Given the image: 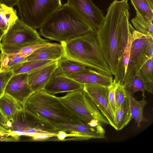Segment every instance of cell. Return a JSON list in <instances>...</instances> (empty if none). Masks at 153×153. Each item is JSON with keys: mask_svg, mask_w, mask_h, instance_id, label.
<instances>
[{"mask_svg": "<svg viewBox=\"0 0 153 153\" xmlns=\"http://www.w3.org/2000/svg\"><path fill=\"white\" fill-rule=\"evenodd\" d=\"M64 51L60 44L51 43L38 48L26 57L24 61L34 60L57 61L63 57Z\"/></svg>", "mask_w": 153, "mask_h": 153, "instance_id": "obj_16", "label": "cell"}, {"mask_svg": "<svg viewBox=\"0 0 153 153\" xmlns=\"http://www.w3.org/2000/svg\"><path fill=\"white\" fill-rule=\"evenodd\" d=\"M66 76L83 85L97 84L108 87L113 80L112 76L105 75L89 68L84 71Z\"/></svg>", "mask_w": 153, "mask_h": 153, "instance_id": "obj_14", "label": "cell"}, {"mask_svg": "<svg viewBox=\"0 0 153 153\" xmlns=\"http://www.w3.org/2000/svg\"><path fill=\"white\" fill-rule=\"evenodd\" d=\"M18 1L19 0H0V2L7 6L13 7L17 5Z\"/></svg>", "mask_w": 153, "mask_h": 153, "instance_id": "obj_34", "label": "cell"}, {"mask_svg": "<svg viewBox=\"0 0 153 153\" xmlns=\"http://www.w3.org/2000/svg\"><path fill=\"white\" fill-rule=\"evenodd\" d=\"M5 32L0 27V40H1L2 38L4 35Z\"/></svg>", "mask_w": 153, "mask_h": 153, "instance_id": "obj_37", "label": "cell"}, {"mask_svg": "<svg viewBox=\"0 0 153 153\" xmlns=\"http://www.w3.org/2000/svg\"><path fill=\"white\" fill-rule=\"evenodd\" d=\"M117 130H120L126 126L132 119L129 103L127 97L114 114Z\"/></svg>", "mask_w": 153, "mask_h": 153, "instance_id": "obj_23", "label": "cell"}, {"mask_svg": "<svg viewBox=\"0 0 153 153\" xmlns=\"http://www.w3.org/2000/svg\"><path fill=\"white\" fill-rule=\"evenodd\" d=\"M131 22L137 31L153 37V20L148 22L144 20L139 14L131 19Z\"/></svg>", "mask_w": 153, "mask_h": 153, "instance_id": "obj_27", "label": "cell"}, {"mask_svg": "<svg viewBox=\"0 0 153 153\" xmlns=\"http://www.w3.org/2000/svg\"><path fill=\"white\" fill-rule=\"evenodd\" d=\"M18 18L13 7L0 4V27L5 33Z\"/></svg>", "mask_w": 153, "mask_h": 153, "instance_id": "obj_22", "label": "cell"}, {"mask_svg": "<svg viewBox=\"0 0 153 153\" xmlns=\"http://www.w3.org/2000/svg\"><path fill=\"white\" fill-rule=\"evenodd\" d=\"M132 38L129 61L123 86L135 75V66L141 57L153 48V37L135 30L132 33Z\"/></svg>", "mask_w": 153, "mask_h": 153, "instance_id": "obj_9", "label": "cell"}, {"mask_svg": "<svg viewBox=\"0 0 153 153\" xmlns=\"http://www.w3.org/2000/svg\"><path fill=\"white\" fill-rule=\"evenodd\" d=\"M28 75L13 74L8 82L4 93L12 97L24 108L27 101L33 93L28 83Z\"/></svg>", "mask_w": 153, "mask_h": 153, "instance_id": "obj_12", "label": "cell"}, {"mask_svg": "<svg viewBox=\"0 0 153 153\" xmlns=\"http://www.w3.org/2000/svg\"><path fill=\"white\" fill-rule=\"evenodd\" d=\"M1 42L0 40V66L1 64Z\"/></svg>", "mask_w": 153, "mask_h": 153, "instance_id": "obj_38", "label": "cell"}, {"mask_svg": "<svg viewBox=\"0 0 153 153\" xmlns=\"http://www.w3.org/2000/svg\"><path fill=\"white\" fill-rule=\"evenodd\" d=\"M10 136H12L10 131L0 125V141H5L6 139Z\"/></svg>", "mask_w": 153, "mask_h": 153, "instance_id": "obj_33", "label": "cell"}, {"mask_svg": "<svg viewBox=\"0 0 153 153\" xmlns=\"http://www.w3.org/2000/svg\"><path fill=\"white\" fill-rule=\"evenodd\" d=\"M44 39L35 29L19 18L5 33L1 40V50L7 54L16 53L23 47Z\"/></svg>", "mask_w": 153, "mask_h": 153, "instance_id": "obj_5", "label": "cell"}, {"mask_svg": "<svg viewBox=\"0 0 153 153\" xmlns=\"http://www.w3.org/2000/svg\"><path fill=\"white\" fill-rule=\"evenodd\" d=\"M128 0H114L107 9L97 38L105 60L112 75L135 30L129 21Z\"/></svg>", "mask_w": 153, "mask_h": 153, "instance_id": "obj_1", "label": "cell"}, {"mask_svg": "<svg viewBox=\"0 0 153 153\" xmlns=\"http://www.w3.org/2000/svg\"><path fill=\"white\" fill-rule=\"evenodd\" d=\"M25 108L54 125L84 123L59 99L42 90L34 92L25 104Z\"/></svg>", "mask_w": 153, "mask_h": 153, "instance_id": "obj_4", "label": "cell"}, {"mask_svg": "<svg viewBox=\"0 0 153 153\" xmlns=\"http://www.w3.org/2000/svg\"><path fill=\"white\" fill-rule=\"evenodd\" d=\"M136 11L145 21L153 20V5L149 0H130Z\"/></svg>", "mask_w": 153, "mask_h": 153, "instance_id": "obj_25", "label": "cell"}, {"mask_svg": "<svg viewBox=\"0 0 153 153\" xmlns=\"http://www.w3.org/2000/svg\"><path fill=\"white\" fill-rule=\"evenodd\" d=\"M95 128L97 132L103 137H105V131L102 127V125L100 123Z\"/></svg>", "mask_w": 153, "mask_h": 153, "instance_id": "obj_35", "label": "cell"}, {"mask_svg": "<svg viewBox=\"0 0 153 153\" xmlns=\"http://www.w3.org/2000/svg\"><path fill=\"white\" fill-rule=\"evenodd\" d=\"M99 123V121L98 120L93 119L88 123L87 125L91 127L95 128Z\"/></svg>", "mask_w": 153, "mask_h": 153, "instance_id": "obj_36", "label": "cell"}, {"mask_svg": "<svg viewBox=\"0 0 153 153\" xmlns=\"http://www.w3.org/2000/svg\"><path fill=\"white\" fill-rule=\"evenodd\" d=\"M62 5L61 0H19L17 5L20 19L36 30Z\"/></svg>", "mask_w": 153, "mask_h": 153, "instance_id": "obj_7", "label": "cell"}, {"mask_svg": "<svg viewBox=\"0 0 153 153\" xmlns=\"http://www.w3.org/2000/svg\"><path fill=\"white\" fill-rule=\"evenodd\" d=\"M57 67V61L28 73V83L33 92L43 89Z\"/></svg>", "mask_w": 153, "mask_h": 153, "instance_id": "obj_15", "label": "cell"}, {"mask_svg": "<svg viewBox=\"0 0 153 153\" xmlns=\"http://www.w3.org/2000/svg\"><path fill=\"white\" fill-rule=\"evenodd\" d=\"M13 74L11 70L0 72V97L4 94L7 83Z\"/></svg>", "mask_w": 153, "mask_h": 153, "instance_id": "obj_29", "label": "cell"}, {"mask_svg": "<svg viewBox=\"0 0 153 153\" xmlns=\"http://www.w3.org/2000/svg\"><path fill=\"white\" fill-rule=\"evenodd\" d=\"M126 94L132 118L135 120L138 126L140 127L143 121H146L143 113L144 108L147 104V101L144 98L141 100H137L132 95Z\"/></svg>", "mask_w": 153, "mask_h": 153, "instance_id": "obj_19", "label": "cell"}, {"mask_svg": "<svg viewBox=\"0 0 153 153\" xmlns=\"http://www.w3.org/2000/svg\"><path fill=\"white\" fill-rule=\"evenodd\" d=\"M83 89L108 120L109 125L117 130L114 114L108 100V87L97 84L84 85Z\"/></svg>", "mask_w": 153, "mask_h": 153, "instance_id": "obj_11", "label": "cell"}, {"mask_svg": "<svg viewBox=\"0 0 153 153\" xmlns=\"http://www.w3.org/2000/svg\"><path fill=\"white\" fill-rule=\"evenodd\" d=\"M25 58L18 53L7 54L1 52L0 72L11 70L16 65L24 61Z\"/></svg>", "mask_w": 153, "mask_h": 153, "instance_id": "obj_26", "label": "cell"}, {"mask_svg": "<svg viewBox=\"0 0 153 153\" xmlns=\"http://www.w3.org/2000/svg\"><path fill=\"white\" fill-rule=\"evenodd\" d=\"M58 130L68 132H76L92 136L95 139L105 138L98 133L95 128L91 127L84 123L77 124H61L54 125Z\"/></svg>", "mask_w": 153, "mask_h": 153, "instance_id": "obj_18", "label": "cell"}, {"mask_svg": "<svg viewBox=\"0 0 153 153\" xmlns=\"http://www.w3.org/2000/svg\"><path fill=\"white\" fill-rule=\"evenodd\" d=\"M56 61L50 60H34L24 61L18 64L12 69L14 74L29 73Z\"/></svg>", "mask_w": 153, "mask_h": 153, "instance_id": "obj_20", "label": "cell"}, {"mask_svg": "<svg viewBox=\"0 0 153 153\" xmlns=\"http://www.w3.org/2000/svg\"><path fill=\"white\" fill-rule=\"evenodd\" d=\"M153 57L149 59L138 71L136 75L143 82L146 91L152 94L153 92Z\"/></svg>", "mask_w": 153, "mask_h": 153, "instance_id": "obj_21", "label": "cell"}, {"mask_svg": "<svg viewBox=\"0 0 153 153\" xmlns=\"http://www.w3.org/2000/svg\"><path fill=\"white\" fill-rule=\"evenodd\" d=\"M9 131L11 136L19 139L25 136V131L30 128L57 133L59 131L54 125L30 113L25 109L19 111L11 120L1 125Z\"/></svg>", "mask_w": 153, "mask_h": 153, "instance_id": "obj_8", "label": "cell"}, {"mask_svg": "<svg viewBox=\"0 0 153 153\" xmlns=\"http://www.w3.org/2000/svg\"><path fill=\"white\" fill-rule=\"evenodd\" d=\"M39 29L40 36L60 43L94 30L66 3L62 4Z\"/></svg>", "mask_w": 153, "mask_h": 153, "instance_id": "obj_2", "label": "cell"}, {"mask_svg": "<svg viewBox=\"0 0 153 153\" xmlns=\"http://www.w3.org/2000/svg\"><path fill=\"white\" fill-rule=\"evenodd\" d=\"M151 4L153 5V0H149Z\"/></svg>", "mask_w": 153, "mask_h": 153, "instance_id": "obj_39", "label": "cell"}, {"mask_svg": "<svg viewBox=\"0 0 153 153\" xmlns=\"http://www.w3.org/2000/svg\"><path fill=\"white\" fill-rule=\"evenodd\" d=\"M57 133H48L36 134L31 137L34 141H42L48 140L53 137H56Z\"/></svg>", "mask_w": 153, "mask_h": 153, "instance_id": "obj_32", "label": "cell"}, {"mask_svg": "<svg viewBox=\"0 0 153 153\" xmlns=\"http://www.w3.org/2000/svg\"><path fill=\"white\" fill-rule=\"evenodd\" d=\"M97 32L93 30L60 44L63 57L73 60L108 76H112L100 47Z\"/></svg>", "mask_w": 153, "mask_h": 153, "instance_id": "obj_3", "label": "cell"}, {"mask_svg": "<svg viewBox=\"0 0 153 153\" xmlns=\"http://www.w3.org/2000/svg\"><path fill=\"white\" fill-rule=\"evenodd\" d=\"M57 67L65 75L76 73L88 67L76 62L62 57L57 61Z\"/></svg>", "mask_w": 153, "mask_h": 153, "instance_id": "obj_24", "label": "cell"}, {"mask_svg": "<svg viewBox=\"0 0 153 153\" xmlns=\"http://www.w3.org/2000/svg\"><path fill=\"white\" fill-rule=\"evenodd\" d=\"M117 85L113 80L111 84L109 87L108 100L111 108L114 114L116 111L115 101V91Z\"/></svg>", "mask_w": 153, "mask_h": 153, "instance_id": "obj_31", "label": "cell"}, {"mask_svg": "<svg viewBox=\"0 0 153 153\" xmlns=\"http://www.w3.org/2000/svg\"><path fill=\"white\" fill-rule=\"evenodd\" d=\"M1 3H0V4Z\"/></svg>", "mask_w": 153, "mask_h": 153, "instance_id": "obj_40", "label": "cell"}, {"mask_svg": "<svg viewBox=\"0 0 153 153\" xmlns=\"http://www.w3.org/2000/svg\"><path fill=\"white\" fill-rule=\"evenodd\" d=\"M126 98V94L123 86L117 85L115 91L116 111L119 108Z\"/></svg>", "mask_w": 153, "mask_h": 153, "instance_id": "obj_30", "label": "cell"}, {"mask_svg": "<svg viewBox=\"0 0 153 153\" xmlns=\"http://www.w3.org/2000/svg\"><path fill=\"white\" fill-rule=\"evenodd\" d=\"M84 85L67 76L57 67L43 90L53 95L83 89Z\"/></svg>", "mask_w": 153, "mask_h": 153, "instance_id": "obj_13", "label": "cell"}, {"mask_svg": "<svg viewBox=\"0 0 153 153\" xmlns=\"http://www.w3.org/2000/svg\"><path fill=\"white\" fill-rule=\"evenodd\" d=\"M25 108L14 98L4 93L0 97V117L2 124L12 119L19 111Z\"/></svg>", "mask_w": 153, "mask_h": 153, "instance_id": "obj_17", "label": "cell"}, {"mask_svg": "<svg viewBox=\"0 0 153 153\" xmlns=\"http://www.w3.org/2000/svg\"><path fill=\"white\" fill-rule=\"evenodd\" d=\"M61 101L84 123L93 119L102 125H109V122L83 89L67 93L59 97Z\"/></svg>", "mask_w": 153, "mask_h": 153, "instance_id": "obj_6", "label": "cell"}, {"mask_svg": "<svg viewBox=\"0 0 153 153\" xmlns=\"http://www.w3.org/2000/svg\"><path fill=\"white\" fill-rule=\"evenodd\" d=\"M97 32L104 19L103 12L92 0H67L66 3Z\"/></svg>", "mask_w": 153, "mask_h": 153, "instance_id": "obj_10", "label": "cell"}, {"mask_svg": "<svg viewBox=\"0 0 153 153\" xmlns=\"http://www.w3.org/2000/svg\"><path fill=\"white\" fill-rule=\"evenodd\" d=\"M123 87L127 94L132 95L135 92L140 91L142 93L143 98L145 97V93L146 89L144 84L137 75L131 78Z\"/></svg>", "mask_w": 153, "mask_h": 153, "instance_id": "obj_28", "label": "cell"}]
</instances>
